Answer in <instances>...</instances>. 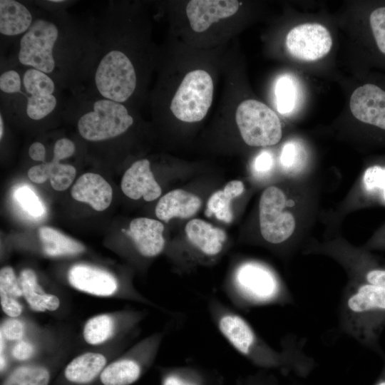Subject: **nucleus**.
I'll list each match as a JSON object with an SVG mask.
<instances>
[{"label":"nucleus","mask_w":385,"mask_h":385,"mask_svg":"<svg viewBox=\"0 0 385 385\" xmlns=\"http://www.w3.org/2000/svg\"><path fill=\"white\" fill-rule=\"evenodd\" d=\"M340 325L358 342L380 351L379 339L385 328V289L359 282L344 295Z\"/></svg>","instance_id":"f257e3e1"},{"label":"nucleus","mask_w":385,"mask_h":385,"mask_svg":"<svg viewBox=\"0 0 385 385\" xmlns=\"http://www.w3.org/2000/svg\"><path fill=\"white\" fill-rule=\"evenodd\" d=\"M208 310L223 337L255 365L263 368H278L290 360L289 351L274 350L257 334L244 317L216 297L209 299Z\"/></svg>","instance_id":"f03ea898"},{"label":"nucleus","mask_w":385,"mask_h":385,"mask_svg":"<svg viewBox=\"0 0 385 385\" xmlns=\"http://www.w3.org/2000/svg\"><path fill=\"white\" fill-rule=\"evenodd\" d=\"M227 297L241 309L277 304L288 299L274 273L255 262H246L235 270Z\"/></svg>","instance_id":"7ed1b4c3"},{"label":"nucleus","mask_w":385,"mask_h":385,"mask_svg":"<svg viewBox=\"0 0 385 385\" xmlns=\"http://www.w3.org/2000/svg\"><path fill=\"white\" fill-rule=\"evenodd\" d=\"M236 123L242 138L250 146H270L282 138V130L277 114L256 100H246L237 107Z\"/></svg>","instance_id":"20e7f679"},{"label":"nucleus","mask_w":385,"mask_h":385,"mask_svg":"<svg viewBox=\"0 0 385 385\" xmlns=\"http://www.w3.org/2000/svg\"><path fill=\"white\" fill-rule=\"evenodd\" d=\"M213 81L207 72L195 70L184 77L170 103L173 114L179 120L193 123L202 120L211 106Z\"/></svg>","instance_id":"39448f33"},{"label":"nucleus","mask_w":385,"mask_h":385,"mask_svg":"<svg viewBox=\"0 0 385 385\" xmlns=\"http://www.w3.org/2000/svg\"><path fill=\"white\" fill-rule=\"evenodd\" d=\"M133 123L127 108L120 103L101 99L93 103V111L78 121L80 135L89 141H102L124 133Z\"/></svg>","instance_id":"423d86ee"},{"label":"nucleus","mask_w":385,"mask_h":385,"mask_svg":"<svg viewBox=\"0 0 385 385\" xmlns=\"http://www.w3.org/2000/svg\"><path fill=\"white\" fill-rule=\"evenodd\" d=\"M95 83L105 99L123 103L133 94L136 86L133 65L128 56L118 50L107 53L95 73Z\"/></svg>","instance_id":"0eeeda50"},{"label":"nucleus","mask_w":385,"mask_h":385,"mask_svg":"<svg viewBox=\"0 0 385 385\" xmlns=\"http://www.w3.org/2000/svg\"><path fill=\"white\" fill-rule=\"evenodd\" d=\"M57 26L45 19H36L20 41L19 61L45 73L55 68L53 48L58 38Z\"/></svg>","instance_id":"6e6552de"},{"label":"nucleus","mask_w":385,"mask_h":385,"mask_svg":"<svg viewBox=\"0 0 385 385\" xmlns=\"http://www.w3.org/2000/svg\"><path fill=\"white\" fill-rule=\"evenodd\" d=\"M286 197L283 191L270 186L262 192L259 204L261 235L270 243L278 244L287 240L294 231L295 220L292 214L284 211Z\"/></svg>","instance_id":"1a4fd4ad"},{"label":"nucleus","mask_w":385,"mask_h":385,"mask_svg":"<svg viewBox=\"0 0 385 385\" xmlns=\"http://www.w3.org/2000/svg\"><path fill=\"white\" fill-rule=\"evenodd\" d=\"M287 49L292 56L314 61L331 50L332 39L328 29L319 24H304L292 28L286 37Z\"/></svg>","instance_id":"9d476101"},{"label":"nucleus","mask_w":385,"mask_h":385,"mask_svg":"<svg viewBox=\"0 0 385 385\" xmlns=\"http://www.w3.org/2000/svg\"><path fill=\"white\" fill-rule=\"evenodd\" d=\"M349 106L356 119L385 130V91L379 87L366 83L357 88Z\"/></svg>","instance_id":"9b49d317"},{"label":"nucleus","mask_w":385,"mask_h":385,"mask_svg":"<svg viewBox=\"0 0 385 385\" xmlns=\"http://www.w3.org/2000/svg\"><path fill=\"white\" fill-rule=\"evenodd\" d=\"M121 190L130 199L143 197L148 202L157 199L162 193L147 159L134 162L125 172L121 180Z\"/></svg>","instance_id":"f8f14e48"},{"label":"nucleus","mask_w":385,"mask_h":385,"mask_svg":"<svg viewBox=\"0 0 385 385\" xmlns=\"http://www.w3.org/2000/svg\"><path fill=\"white\" fill-rule=\"evenodd\" d=\"M239 6V1L234 0H192L187 4L186 14L192 29L202 32L212 24L234 15Z\"/></svg>","instance_id":"ddd939ff"},{"label":"nucleus","mask_w":385,"mask_h":385,"mask_svg":"<svg viewBox=\"0 0 385 385\" xmlns=\"http://www.w3.org/2000/svg\"><path fill=\"white\" fill-rule=\"evenodd\" d=\"M74 288L93 295H113L118 288L115 277L108 272L84 264L73 266L68 274Z\"/></svg>","instance_id":"4468645a"},{"label":"nucleus","mask_w":385,"mask_h":385,"mask_svg":"<svg viewBox=\"0 0 385 385\" xmlns=\"http://www.w3.org/2000/svg\"><path fill=\"white\" fill-rule=\"evenodd\" d=\"M164 225L161 222L147 217L133 219L125 233L133 240L138 252L143 257L152 258L164 250Z\"/></svg>","instance_id":"2eb2a0df"},{"label":"nucleus","mask_w":385,"mask_h":385,"mask_svg":"<svg viewBox=\"0 0 385 385\" xmlns=\"http://www.w3.org/2000/svg\"><path fill=\"white\" fill-rule=\"evenodd\" d=\"M71 194L76 200L90 205L95 210L103 211L111 203L113 190L101 175L87 173L78 178Z\"/></svg>","instance_id":"dca6fc26"},{"label":"nucleus","mask_w":385,"mask_h":385,"mask_svg":"<svg viewBox=\"0 0 385 385\" xmlns=\"http://www.w3.org/2000/svg\"><path fill=\"white\" fill-rule=\"evenodd\" d=\"M185 231L190 245L201 255L208 257L220 255L227 240L224 230L201 219L190 220L185 225Z\"/></svg>","instance_id":"f3484780"},{"label":"nucleus","mask_w":385,"mask_h":385,"mask_svg":"<svg viewBox=\"0 0 385 385\" xmlns=\"http://www.w3.org/2000/svg\"><path fill=\"white\" fill-rule=\"evenodd\" d=\"M201 205L198 196L182 189H175L160 197L155 211L159 220L168 222L173 217L187 219L192 217Z\"/></svg>","instance_id":"a211bd4d"},{"label":"nucleus","mask_w":385,"mask_h":385,"mask_svg":"<svg viewBox=\"0 0 385 385\" xmlns=\"http://www.w3.org/2000/svg\"><path fill=\"white\" fill-rule=\"evenodd\" d=\"M63 159L66 158L62 155L53 152L51 162L34 165L28 170L29 178L36 183H43L49 179L54 190H65L74 180L76 170L71 165L61 164L60 161Z\"/></svg>","instance_id":"6ab92c4d"},{"label":"nucleus","mask_w":385,"mask_h":385,"mask_svg":"<svg viewBox=\"0 0 385 385\" xmlns=\"http://www.w3.org/2000/svg\"><path fill=\"white\" fill-rule=\"evenodd\" d=\"M106 357L99 353L86 352L71 361L63 374L71 383L83 385L91 383L106 366Z\"/></svg>","instance_id":"aec40b11"},{"label":"nucleus","mask_w":385,"mask_h":385,"mask_svg":"<svg viewBox=\"0 0 385 385\" xmlns=\"http://www.w3.org/2000/svg\"><path fill=\"white\" fill-rule=\"evenodd\" d=\"M145 362L140 357H127L107 365L99 378L103 385H130L142 376Z\"/></svg>","instance_id":"412c9836"},{"label":"nucleus","mask_w":385,"mask_h":385,"mask_svg":"<svg viewBox=\"0 0 385 385\" xmlns=\"http://www.w3.org/2000/svg\"><path fill=\"white\" fill-rule=\"evenodd\" d=\"M18 278L23 297L32 309L44 312L46 310L54 311L58 308L60 304L58 298L43 291L33 270H23Z\"/></svg>","instance_id":"4be33fe9"},{"label":"nucleus","mask_w":385,"mask_h":385,"mask_svg":"<svg viewBox=\"0 0 385 385\" xmlns=\"http://www.w3.org/2000/svg\"><path fill=\"white\" fill-rule=\"evenodd\" d=\"M32 24L28 9L14 0L0 1V32L5 36H16L27 31Z\"/></svg>","instance_id":"5701e85b"},{"label":"nucleus","mask_w":385,"mask_h":385,"mask_svg":"<svg viewBox=\"0 0 385 385\" xmlns=\"http://www.w3.org/2000/svg\"><path fill=\"white\" fill-rule=\"evenodd\" d=\"M245 190V186L240 180H232L226 184L221 190L215 192L209 198L205 215L207 217L215 215L225 223L232 220V200L240 196Z\"/></svg>","instance_id":"b1692460"},{"label":"nucleus","mask_w":385,"mask_h":385,"mask_svg":"<svg viewBox=\"0 0 385 385\" xmlns=\"http://www.w3.org/2000/svg\"><path fill=\"white\" fill-rule=\"evenodd\" d=\"M38 236L44 254L49 257L75 255L85 250L81 242L50 227H40Z\"/></svg>","instance_id":"393cba45"},{"label":"nucleus","mask_w":385,"mask_h":385,"mask_svg":"<svg viewBox=\"0 0 385 385\" xmlns=\"http://www.w3.org/2000/svg\"><path fill=\"white\" fill-rule=\"evenodd\" d=\"M23 297L19 278L11 267H4L0 271V299L2 310L10 317H17L22 312L19 299Z\"/></svg>","instance_id":"a878e982"},{"label":"nucleus","mask_w":385,"mask_h":385,"mask_svg":"<svg viewBox=\"0 0 385 385\" xmlns=\"http://www.w3.org/2000/svg\"><path fill=\"white\" fill-rule=\"evenodd\" d=\"M299 88L295 77L290 74L280 76L274 86V96L277 111L282 114H289L297 106L299 98Z\"/></svg>","instance_id":"bb28decb"},{"label":"nucleus","mask_w":385,"mask_h":385,"mask_svg":"<svg viewBox=\"0 0 385 385\" xmlns=\"http://www.w3.org/2000/svg\"><path fill=\"white\" fill-rule=\"evenodd\" d=\"M49 370L41 365H24L14 369L2 385H48Z\"/></svg>","instance_id":"cd10ccee"},{"label":"nucleus","mask_w":385,"mask_h":385,"mask_svg":"<svg viewBox=\"0 0 385 385\" xmlns=\"http://www.w3.org/2000/svg\"><path fill=\"white\" fill-rule=\"evenodd\" d=\"M161 385H209L205 374L191 366H174L165 369L161 376Z\"/></svg>","instance_id":"c85d7f7f"},{"label":"nucleus","mask_w":385,"mask_h":385,"mask_svg":"<svg viewBox=\"0 0 385 385\" xmlns=\"http://www.w3.org/2000/svg\"><path fill=\"white\" fill-rule=\"evenodd\" d=\"M115 322L108 314L91 318L83 327V338L90 344L96 345L108 340L114 332Z\"/></svg>","instance_id":"c756f323"},{"label":"nucleus","mask_w":385,"mask_h":385,"mask_svg":"<svg viewBox=\"0 0 385 385\" xmlns=\"http://www.w3.org/2000/svg\"><path fill=\"white\" fill-rule=\"evenodd\" d=\"M364 192L374 202L385 205V166L371 165L362 177Z\"/></svg>","instance_id":"7c9ffc66"},{"label":"nucleus","mask_w":385,"mask_h":385,"mask_svg":"<svg viewBox=\"0 0 385 385\" xmlns=\"http://www.w3.org/2000/svg\"><path fill=\"white\" fill-rule=\"evenodd\" d=\"M24 86L31 95H49L55 90L53 81L45 73L36 68L26 71L23 78Z\"/></svg>","instance_id":"2f4dec72"},{"label":"nucleus","mask_w":385,"mask_h":385,"mask_svg":"<svg viewBox=\"0 0 385 385\" xmlns=\"http://www.w3.org/2000/svg\"><path fill=\"white\" fill-rule=\"evenodd\" d=\"M56 106V98L53 94L31 95L26 103V113L33 120H41L51 113Z\"/></svg>","instance_id":"473e14b6"},{"label":"nucleus","mask_w":385,"mask_h":385,"mask_svg":"<svg viewBox=\"0 0 385 385\" xmlns=\"http://www.w3.org/2000/svg\"><path fill=\"white\" fill-rule=\"evenodd\" d=\"M16 200L21 207L34 217L41 216L45 211L44 207L36 193L28 186H21L14 192Z\"/></svg>","instance_id":"72a5a7b5"},{"label":"nucleus","mask_w":385,"mask_h":385,"mask_svg":"<svg viewBox=\"0 0 385 385\" xmlns=\"http://www.w3.org/2000/svg\"><path fill=\"white\" fill-rule=\"evenodd\" d=\"M302 145L296 141H288L282 147L280 154V163L287 170H296L303 161Z\"/></svg>","instance_id":"f704fd0d"},{"label":"nucleus","mask_w":385,"mask_h":385,"mask_svg":"<svg viewBox=\"0 0 385 385\" xmlns=\"http://www.w3.org/2000/svg\"><path fill=\"white\" fill-rule=\"evenodd\" d=\"M369 21L377 46L385 54V7L374 10Z\"/></svg>","instance_id":"c9c22d12"},{"label":"nucleus","mask_w":385,"mask_h":385,"mask_svg":"<svg viewBox=\"0 0 385 385\" xmlns=\"http://www.w3.org/2000/svg\"><path fill=\"white\" fill-rule=\"evenodd\" d=\"M21 78L19 74L13 70L3 73L0 76V89L6 93H15L21 90Z\"/></svg>","instance_id":"e433bc0d"},{"label":"nucleus","mask_w":385,"mask_h":385,"mask_svg":"<svg viewBox=\"0 0 385 385\" xmlns=\"http://www.w3.org/2000/svg\"><path fill=\"white\" fill-rule=\"evenodd\" d=\"M1 332L9 340H19L23 337L24 327L20 320L11 317L3 322Z\"/></svg>","instance_id":"4c0bfd02"},{"label":"nucleus","mask_w":385,"mask_h":385,"mask_svg":"<svg viewBox=\"0 0 385 385\" xmlns=\"http://www.w3.org/2000/svg\"><path fill=\"white\" fill-rule=\"evenodd\" d=\"M34 351V349L31 343L19 341L12 349V356L19 361H25L31 357Z\"/></svg>","instance_id":"58836bf2"},{"label":"nucleus","mask_w":385,"mask_h":385,"mask_svg":"<svg viewBox=\"0 0 385 385\" xmlns=\"http://www.w3.org/2000/svg\"><path fill=\"white\" fill-rule=\"evenodd\" d=\"M273 157L267 151H262L255 158L254 162V169L260 173H265L270 171L273 166Z\"/></svg>","instance_id":"ea45409f"},{"label":"nucleus","mask_w":385,"mask_h":385,"mask_svg":"<svg viewBox=\"0 0 385 385\" xmlns=\"http://www.w3.org/2000/svg\"><path fill=\"white\" fill-rule=\"evenodd\" d=\"M29 154L32 160L46 163V149L42 143L39 142L32 143L29 148Z\"/></svg>","instance_id":"a19ab883"},{"label":"nucleus","mask_w":385,"mask_h":385,"mask_svg":"<svg viewBox=\"0 0 385 385\" xmlns=\"http://www.w3.org/2000/svg\"><path fill=\"white\" fill-rule=\"evenodd\" d=\"M4 134V121L1 114L0 115V139H2Z\"/></svg>","instance_id":"79ce46f5"},{"label":"nucleus","mask_w":385,"mask_h":385,"mask_svg":"<svg viewBox=\"0 0 385 385\" xmlns=\"http://www.w3.org/2000/svg\"><path fill=\"white\" fill-rule=\"evenodd\" d=\"M0 360H1V363H0V364H1V371L2 372L4 370L6 366V359H5L3 354H1V359Z\"/></svg>","instance_id":"37998d69"},{"label":"nucleus","mask_w":385,"mask_h":385,"mask_svg":"<svg viewBox=\"0 0 385 385\" xmlns=\"http://www.w3.org/2000/svg\"><path fill=\"white\" fill-rule=\"evenodd\" d=\"M375 385H385V379L379 380Z\"/></svg>","instance_id":"c03bdc74"},{"label":"nucleus","mask_w":385,"mask_h":385,"mask_svg":"<svg viewBox=\"0 0 385 385\" xmlns=\"http://www.w3.org/2000/svg\"><path fill=\"white\" fill-rule=\"evenodd\" d=\"M50 1H51V2H63L64 1H63V0H51Z\"/></svg>","instance_id":"a18cd8bd"}]
</instances>
